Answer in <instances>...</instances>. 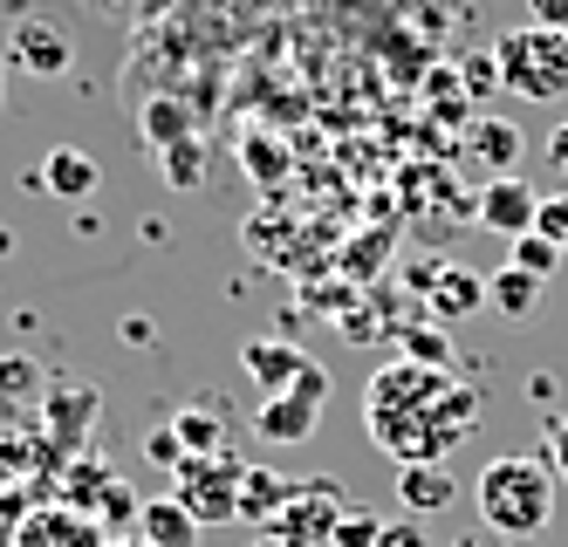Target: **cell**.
<instances>
[{"instance_id": "obj_1", "label": "cell", "mask_w": 568, "mask_h": 547, "mask_svg": "<svg viewBox=\"0 0 568 547\" xmlns=\"http://www.w3.org/2000/svg\"><path fill=\"white\" fill-rule=\"evenodd\" d=\"M479 417V391L459 384L453 369L390 363L371 376V445L397 466H445Z\"/></svg>"}, {"instance_id": "obj_2", "label": "cell", "mask_w": 568, "mask_h": 547, "mask_svg": "<svg viewBox=\"0 0 568 547\" xmlns=\"http://www.w3.org/2000/svg\"><path fill=\"white\" fill-rule=\"evenodd\" d=\"M555 499H561V486L548 473V458H527V452L486 458L473 479V507L500 540H541L555 520Z\"/></svg>"}, {"instance_id": "obj_3", "label": "cell", "mask_w": 568, "mask_h": 547, "mask_svg": "<svg viewBox=\"0 0 568 547\" xmlns=\"http://www.w3.org/2000/svg\"><path fill=\"white\" fill-rule=\"evenodd\" d=\"M494 75L500 90L520 97V103H561L568 97V34L555 28H507L494 41Z\"/></svg>"}, {"instance_id": "obj_4", "label": "cell", "mask_w": 568, "mask_h": 547, "mask_svg": "<svg viewBox=\"0 0 568 547\" xmlns=\"http://www.w3.org/2000/svg\"><path fill=\"white\" fill-rule=\"evenodd\" d=\"M322 404H329V369L308 363L288 391L261 397V411H254V438H267V445H302V438H315Z\"/></svg>"}, {"instance_id": "obj_5", "label": "cell", "mask_w": 568, "mask_h": 547, "mask_svg": "<svg viewBox=\"0 0 568 547\" xmlns=\"http://www.w3.org/2000/svg\"><path fill=\"white\" fill-rule=\"evenodd\" d=\"M240 473H247V466H240L233 452L226 458H185L172 499H179L199 527H206V520H240Z\"/></svg>"}, {"instance_id": "obj_6", "label": "cell", "mask_w": 568, "mask_h": 547, "mask_svg": "<svg viewBox=\"0 0 568 547\" xmlns=\"http://www.w3.org/2000/svg\"><path fill=\"white\" fill-rule=\"evenodd\" d=\"M473 213H479V226H486V233H500V240H520V233H535L541 192L527 185L520 172H514V179H486V185H479V205H473Z\"/></svg>"}, {"instance_id": "obj_7", "label": "cell", "mask_w": 568, "mask_h": 547, "mask_svg": "<svg viewBox=\"0 0 568 547\" xmlns=\"http://www.w3.org/2000/svg\"><path fill=\"white\" fill-rule=\"evenodd\" d=\"M69 55H75V41H69L49 14H28V21H14V34H8V62H21L28 75H62Z\"/></svg>"}, {"instance_id": "obj_8", "label": "cell", "mask_w": 568, "mask_h": 547, "mask_svg": "<svg viewBox=\"0 0 568 547\" xmlns=\"http://www.w3.org/2000/svg\"><path fill=\"white\" fill-rule=\"evenodd\" d=\"M240 369H247V384H261V397H274V391H288L295 376L308 369V356H302V343H281V335H261V343H247V350H240Z\"/></svg>"}, {"instance_id": "obj_9", "label": "cell", "mask_w": 568, "mask_h": 547, "mask_svg": "<svg viewBox=\"0 0 568 547\" xmlns=\"http://www.w3.org/2000/svg\"><path fill=\"white\" fill-rule=\"evenodd\" d=\"M34 185L55 192V199H75V205H83V199L103 185V164H97L90 151H75V144H55V151L42 158V172H34Z\"/></svg>"}, {"instance_id": "obj_10", "label": "cell", "mask_w": 568, "mask_h": 547, "mask_svg": "<svg viewBox=\"0 0 568 547\" xmlns=\"http://www.w3.org/2000/svg\"><path fill=\"white\" fill-rule=\"evenodd\" d=\"M494 164V179H514V164H520V131L507 117H473L466 123V164Z\"/></svg>"}, {"instance_id": "obj_11", "label": "cell", "mask_w": 568, "mask_h": 547, "mask_svg": "<svg viewBox=\"0 0 568 547\" xmlns=\"http://www.w3.org/2000/svg\"><path fill=\"white\" fill-rule=\"evenodd\" d=\"M453 473L445 466H397V499H404V520H425L438 507H453Z\"/></svg>"}, {"instance_id": "obj_12", "label": "cell", "mask_w": 568, "mask_h": 547, "mask_svg": "<svg viewBox=\"0 0 568 547\" xmlns=\"http://www.w3.org/2000/svg\"><path fill=\"white\" fill-rule=\"evenodd\" d=\"M138 540H151V547H199V520L179 507L172 493H158V499L138 507Z\"/></svg>"}, {"instance_id": "obj_13", "label": "cell", "mask_w": 568, "mask_h": 547, "mask_svg": "<svg viewBox=\"0 0 568 547\" xmlns=\"http://www.w3.org/2000/svg\"><path fill=\"white\" fill-rule=\"evenodd\" d=\"M295 499V486L281 479V473H267V466H247L240 473V520H281V507Z\"/></svg>"}, {"instance_id": "obj_14", "label": "cell", "mask_w": 568, "mask_h": 547, "mask_svg": "<svg viewBox=\"0 0 568 547\" xmlns=\"http://www.w3.org/2000/svg\"><path fill=\"white\" fill-rule=\"evenodd\" d=\"M172 438L185 445V458H226V417L213 404H192L172 417Z\"/></svg>"}, {"instance_id": "obj_15", "label": "cell", "mask_w": 568, "mask_h": 547, "mask_svg": "<svg viewBox=\"0 0 568 547\" xmlns=\"http://www.w3.org/2000/svg\"><path fill=\"white\" fill-rule=\"evenodd\" d=\"M486 302H494L507 322H527V315H535V302H541V281L520 274V267H500L494 281H486Z\"/></svg>"}, {"instance_id": "obj_16", "label": "cell", "mask_w": 568, "mask_h": 547, "mask_svg": "<svg viewBox=\"0 0 568 547\" xmlns=\"http://www.w3.org/2000/svg\"><path fill=\"white\" fill-rule=\"evenodd\" d=\"M507 246H514V261H507V267H520V274H535L541 287L555 281V267H561V246H555L548 233H520V240H507Z\"/></svg>"}, {"instance_id": "obj_17", "label": "cell", "mask_w": 568, "mask_h": 547, "mask_svg": "<svg viewBox=\"0 0 568 547\" xmlns=\"http://www.w3.org/2000/svg\"><path fill=\"white\" fill-rule=\"evenodd\" d=\"M144 138H151L158 151H172V144H185V138H192V117H185V103H172V97H158V103L144 110Z\"/></svg>"}, {"instance_id": "obj_18", "label": "cell", "mask_w": 568, "mask_h": 547, "mask_svg": "<svg viewBox=\"0 0 568 547\" xmlns=\"http://www.w3.org/2000/svg\"><path fill=\"white\" fill-rule=\"evenodd\" d=\"M165 185L172 192H199V185H206V144H199V138L165 151Z\"/></svg>"}, {"instance_id": "obj_19", "label": "cell", "mask_w": 568, "mask_h": 547, "mask_svg": "<svg viewBox=\"0 0 568 547\" xmlns=\"http://www.w3.org/2000/svg\"><path fill=\"white\" fill-rule=\"evenodd\" d=\"M377 534H384L377 514H343L336 534H329V547H377Z\"/></svg>"}, {"instance_id": "obj_20", "label": "cell", "mask_w": 568, "mask_h": 547, "mask_svg": "<svg viewBox=\"0 0 568 547\" xmlns=\"http://www.w3.org/2000/svg\"><path fill=\"white\" fill-rule=\"evenodd\" d=\"M535 233H548L561 254H568V192H555V199H541V213H535Z\"/></svg>"}, {"instance_id": "obj_21", "label": "cell", "mask_w": 568, "mask_h": 547, "mask_svg": "<svg viewBox=\"0 0 568 547\" xmlns=\"http://www.w3.org/2000/svg\"><path fill=\"white\" fill-rule=\"evenodd\" d=\"M75 534H97V527H90V520H83V527H75L69 514H55V520H34V527H28L21 540H49V547H69Z\"/></svg>"}, {"instance_id": "obj_22", "label": "cell", "mask_w": 568, "mask_h": 547, "mask_svg": "<svg viewBox=\"0 0 568 547\" xmlns=\"http://www.w3.org/2000/svg\"><path fill=\"white\" fill-rule=\"evenodd\" d=\"M34 384H42V369H34V363L0 356V397H21V391H34Z\"/></svg>"}, {"instance_id": "obj_23", "label": "cell", "mask_w": 568, "mask_h": 547, "mask_svg": "<svg viewBox=\"0 0 568 547\" xmlns=\"http://www.w3.org/2000/svg\"><path fill=\"white\" fill-rule=\"evenodd\" d=\"M548 473L568 493V417H555V425H548Z\"/></svg>"}, {"instance_id": "obj_24", "label": "cell", "mask_w": 568, "mask_h": 547, "mask_svg": "<svg viewBox=\"0 0 568 547\" xmlns=\"http://www.w3.org/2000/svg\"><path fill=\"white\" fill-rule=\"evenodd\" d=\"M377 547H432V540H425V527H418V520H384Z\"/></svg>"}, {"instance_id": "obj_25", "label": "cell", "mask_w": 568, "mask_h": 547, "mask_svg": "<svg viewBox=\"0 0 568 547\" xmlns=\"http://www.w3.org/2000/svg\"><path fill=\"white\" fill-rule=\"evenodd\" d=\"M527 14H535V28L568 34V0H527Z\"/></svg>"}, {"instance_id": "obj_26", "label": "cell", "mask_w": 568, "mask_h": 547, "mask_svg": "<svg viewBox=\"0 0 568 547\" xmlns=\"http://www.w3.org/2000/svg\"><path fill=\"white\" fill-rule=\"evenodd\" d=\"M151 458H158V466H185V445L172 438V425H165V432H151Z\"/></svg>"}, {"instance_id": "obj_27", "label": "cell", "mask_w": 568, "mask_h": 547, "mask_svg": "<svg viewBox=\"0 0 568 547\" xmlns=\"http://www.w3.org/2000/svg\"><path fill=\"white\" fill-rule=\"evenodd\" d=\"M548 164H555V172H568V123H555V131H548Z\"/></svg>"}, {"instance_id": "obj_28", "label": "cell", "mask_w": 568, "mask_h": 547, "mask_svg": "<svg viewBox=\"0 0 568 547\" xmlns=\"http://www.w3.org/2000/svg\"><path fill=\"white\" fill-rule=\"evenodd\" d=\"M0 103H8V49H0Z\"/></svg>"}, {"instance_id": "obj_29", "label": "cell", "mask_w": 568, "mask_h": 547, "mask_svg": "<svg viewBox=\"0 0 568 547\" xmlns=\"http://www.w3.org/2000/svg\"><path fill=\"white\" fill-rule=\"evenodd\" d=\"M110 547H151V540H110Z\"/></svg>"}, {"instance_id": "obj_30", "label": "cell", "mask_w": 568, "mask_h": 547, "mask_svg": "<svg viewBox=\"0 0 568 547\" xmlns=\"http://www.w3.org/2000/svg\"><path fill=\"white\" fill-rule=\"evenodd\" d=\"M261 547H281V540H274V534H267V540H261Z\"/></svg>"}]
</instances>
